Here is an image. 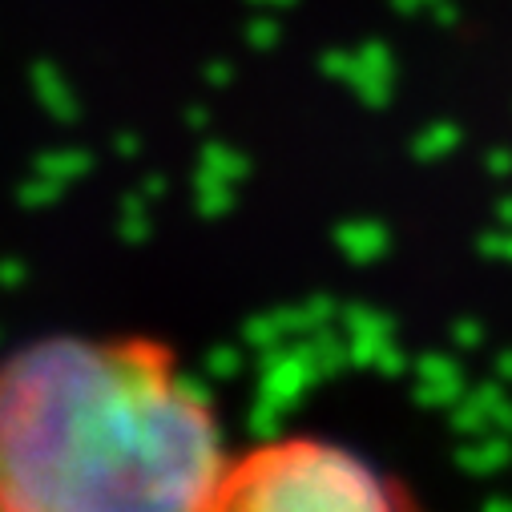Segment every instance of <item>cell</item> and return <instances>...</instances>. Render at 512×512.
Segmentation results:
<instances>
[{"instance_id": "obj_1", "label": "cell", "mask_w": 512, "mask_h": 512, "mask_svg": "<svg viewBox=\"0 0 512 512\" xmlns=\"http://www.w3.org/2000/svg\"><path fill=\"white\" fill-rule=\"evenodd\" d=\"M210 396L146 335H45L0 359V512H206Z\"/></svg>"}, {"instance_id": "obj_2", "label": "cell", "mask_w": 512, "mask_h": 512, "mask_svg": "<svg viewBox=\"0 0 512 512\" xmlns=\"http://www.w3.org/2000/svg\"><path fill=\"white\" fill-rule=\"evenodd\" d=\"M206 512H424L420 500L363 452L327 436L263 440L226 468Z\"/></svg>"}]
</instances>
